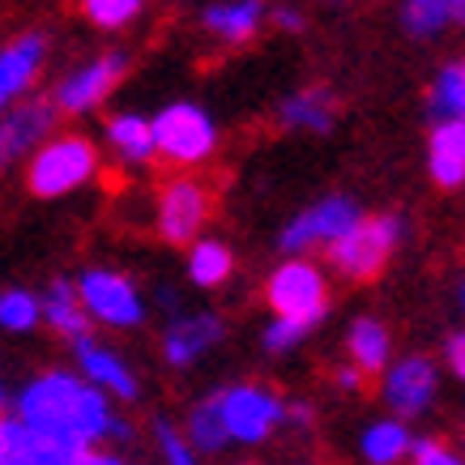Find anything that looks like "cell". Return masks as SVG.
<instances>
[{
    "label": "cell",
    "mask_w": 465,
    "mask_h": 465,
    "mask_svg": "<svg viewBox=\"0 0 465 465\" xmlns=\"http://www.w3.org/2000/svg\"><path fill=\"white\" fill-rule=\"evenodd\" d=\"M14 419L35 436L64 440L77 449H99V440H133V427L112 410V397L64 367H47L17 389Z\"/></svg>",
    "instance_id": "cell-1"
},
{
    "label": "cell",
    "mask_w": 465,
    "mask_h": 465,
    "mask_svg": "<svg viewBox=\"0 0 465 465\" xmlns=\"http://www.w3.org/2000/svg\"><path fill=\"white\" fill-rule=\"evenodd\" d=\"M103 171L99 145L85 133H56L26 158V193L39 201L69 197Z\"/></svg>",
    "instance_id": "cell-2"
},
{
    "label": "cell",
    "mask_w": 465,
    "mask_h": 465,
    "mask_svg": "<svg viewBox=\"0 0 465 465\" xmlns=\"http://www.w3.org/2000/svg\"><path fill=\"white\" fill-rule=\"evenodd\" d=\"M150 133H154V163L175 167L180 175H193L218 150V128L197 103H167L150 120Z\"/></svg>",
    "instance_id": "cell-3"
},
{
    "label": "cell",
    "mask_w": 465,
    "mask_h": 465,
    "mask_svg": "<svg viewBox=\"0 0 465 465\" xmlns=\"http://www.w3.org/2000/svg\"><path fill=\"white\" fill-rule=\"evenodd\" d=\"M210 218H213V183L205 175H171V180H163L154 201L158 240L175 243V248H193Z\"/></svg>",
    "instance_id": "cell-4"
},
{
    "label": "cell",
    "mask_w": 465,
    "mask_h": 465,
    "mask_svg": "<svg viewBox=\"0 0 465 465\" xmlns=\"http://www.w3.org/2000/svg\"><path fill=\"white\" fill-rule=\"evenodd\" d=\"M128 69H133V56H128V52H103V56L85 60V64H77L73 73H64L47 99L56 103L60 115H90L112 99L115 85L128 77Z\"/></svg>",
    "instance_id": "cell-5"
},
{
    "label": "cell",
    "mask_w": 465,
    "mask_h": 465,
    "mask_svg": "<svg viewBox=\"0 0 465 465\" xmlns=\"http://www.w3.org/2000/svg\"><path fill=\"white\" fill-rule=\"evenodd\" d=\"M397 240H401V218H393V213H384V218H359L338 243H329V256H333L338 273H346L354 282H371L389 265Z\"/></svg>",
    "instance_id": "cell-6"
},
{
    "label": "cell",
    "mask_w": 465,
    "mask_h": 465,
    "mask_svg": "<svg viewBox=\"0 0 465 465\" xmlns=\"http://www.w3.org/2000/svg\"><path fill=\"white\" fill-rule=\"evenodd\" d=\"M265 299L278 321H291V324H303L312 329L316 321H324L329 312V291H324V273L308 261H286L269 273V286H265Z\"/></svg>",
    "instance_id": "cell-7"
},
{
    "label": "cell",
    "mask_w": 465,
    "mask_h": 465,
    "mask_svg": "<svg viewBox=\"0 0 465 465\" xmlns=\"http://www.w3.org/2000/svg\"><path fill=\"white\" fill-rule=\"evenodd\" d=\"M218 410L231 444H261L286 423V401L265 384H231L218 393Z\"/></svg>",
    "instance_id": "cell-8"
},
{
    "label": "cell",
    "mask_w": 465,
    "mask_h": 465,
    "mask_svg": "<svg viewBox=\"0 0 465 465\" xmlns=\"http://www.w3.org/2000/svg\"><path fill=\"white\" fill-rule=\"evenodd\" d=\"M77 299H82L90 324H107V329H137L145 321V299L133 286V278L115 273V269H85L77 278Z\"/></svg>",
    "instance_id": "cell-9"
},
{
    "label": "cell",
    "mask_w": 465,
    "mask_h": 465,
    "mask_svg": "<svg viewBox=\"0 0 465 465\" xmlns=\"http://www.w3.org/2000/svg\"><path fill=\"white\" fill-rule=\"evenodd\" d=\"M56 103L52 99H22L0 115V175L17 158H30L47 137H56Z\"/></svg>",
    "instance_id": "cell-10"
},
{
    "label": "cell",
    "mask_w": 465,
    "mask_h": 465,
    "mask_svg": "<svg viewBox=\"0 0 465 465\" xmlns=\"http://www.w3.org/2000/svg\"><path fill=\"white\" fill-rule=\"evenodd\" d=\"M354 223H359V205L351 197H324L282 231V252H308L316 243H338Z\"/></svg>",
    "instance_id": "cell-11"
},
{
    "label": "cell",
    "mask_w": 465,
    "mask_h": 465,
    "mask_svg": "<svg viewBox=\"0 0 465 465\" xmlns=\"http://www.w3.org/2000/svg\"><path fill=\"white\" fill-rule=\"evenodd\" d=\"M436 389H440L436 363L423 359V354H410V359H401V363H393L384 371L381 397L389 401V410L397 419H419L436 401Z\"/></svg>",
    "instance_id": "cell-12"
},
{
    "label": "cell",
    "mask_w": 465,
    "mask_h": 465,
    "mask_svg": "<svg viewBox=\"0 0 465 465\" xmlns=\"http://www.w3.org/2000/svg\"><path fill=\"white\" fill-rule=\"evenodd\" d=\"M73 354H77V376L90 389H99L107 397H120V401H137L142 397L137 371L120 359V351H112V346H103L94 338H82V341H73Z\"/></svg>",
    "instance_id": "cell-13"
},
{
    "label": "cell",
    "mask_w": 465,
    "mask_h": 465,
    "mask_svg": "<svg viewBox=\"0 0 465 465\" xmlns=\"http://www.w3.org/2000/svg\"><path fill=\"white\" fill-rule=\"evenodd\" d=\"M47 47H52V39H47V30H39V26L22 30V35L0 43V82H5V90H9L14 103L30 99V90H35L43 64H47Z\"/></svg>",
    "instance_id": "cell-14"
},
{
    "label": "cell",
    "mask_w": 465,
    "mask_h": 465,
    "mask_svg": "<svg viewBox=\"0 0 465 465\" xmlns=\"http://www.w3.org/2000/svg\"><path fill=\"white\" fill-rule=\"evenodd\" d=\"M226 333L223 316H213V312H193V316H180V321L167 324V333H163V359L171 367H193L201 354L218 346Z\"/></svg>",
    "instance_id": "cell-15"
},
{
    "label": "cell",
    "mask_w": 465,
    "mask_h": 465,
    "mask_svg": "<svg viewBox=\"0 0 465 465\" xmlns=\"http://www.w3.org/2000/svg\"><path fill=\"white\" fill-rule=\"evenodd\" d=\"M39 321L56 333V338H64L73 346V341L90 338V316H85L82 299H77V282H69V278H52L47 282V291L39 295Z\"/></svg>",
    "instance_id": "cell-16"
},
{
    "label": "cell",
    "mask_w": 465,
    "mask_h": 465,
    "mask_svg": "<svg viewBox=\"0 0 465 465\" xmlns=\"http://www.w3.org/2000/svg\"><path fill=\"white\" fill-rule=\"evenodd\" d=\"M103 137L112 145V154L124 163V167H150L154 163V133H150V120L137 112H120L107 120Z\"/></svg>",
    "instance_id": "cell-17"
},
{
    "label": "cell",
    "mask_w": 465,
    "mask_h": 465,
    "mask_svg": "<svg viewBox=\"0 0 465 465\" xmlns=\"http://www.w3.org/2000/svg\"><path fill=\"white\" fill-rule=\"evenodd\" d=\"M431 180L440 188H461L465 183V120H444L431 128Z\"/></svg>",
    "instance_id": "cell-18"
},
{
    "label": "cell",
    "mask_w": 465,
    "mask_h": 465,
    "mask_svg": "<svg viewBox=\"0 0 465 465\" xmlns=\"http://www.w3.org/2000/svg\"><path fill=\"white\" fill-rule=\"evenodd\" d=\"M338 120V99L324 85H308L295 90L291 99H282L278 107V124L282 128H308V133H329Z\"/></svg>",
    "instance_id": "cell-19"
},
{
    "label": "cell",
    "mask_w": 465,
    "mask_h": 465,
    "mask_svg": "<svg viewBox=\"0 0 465 465\" xmlns=\"http://www.w3.org/2000/svg\"><path fill=\"white\" fill-rule=\"evenodd\" d=\"M346 351H351V367H359L363 376L389 371V329L376 316H359L346 333Z\"/></svg>",
    "instance_id": "cell-20"
},
{
    "label": "cell",
    "mask_w": 465,
    "mask_h": 465,
    "mask_svg": "<svg viewBox=\"0 0 465 465\" xmlns=\"http://www.w3.org/2000/svg\"><path fill=\"white\" fill-rule=\"evenodd\" d=\"M261 17H265V9L256 0H240V5H210L201 14V26L223 43H248L261 30Z\"/></svg>",
    "instance_id": "cell-21"
},
{
    "label": "cell",
    "mask_w": 465,
    "mask_h": 465,
    "mask_svg": "<svg viewBox=\"0 0 465 465\" xmlns=\"http://www.w3.org/2000/svg\"><path fill=\"white\" fill-rule=\"evenodd\" d=\"M363 461L367 465H401L414 449V436H410V427L401 419H381V423H371L363 431Z\"/></svg>",
    "instance_id": "cell-22"
},
{
    "label": "cell",
    "mask_w": 465,
    "mask_h": 465,
    "mask_svg": "<svg viewBox=\"0 0 465 465\" xmlns=\"http://www.w3.org/2000/svg\"><path fill=\"white\" fill-rule=\"evenodd\" d=\"M235 273V256L223 240H197L188 248V278L201 286V291H213L223 286L226 278Z\"/></svg>",
    "instance_id": "cell-23"
},
{
    "label": "cell",
    "mask_w": 465,
    "mask_h": 465,
    "mask_svg": "<svg viewBox=\"0 0 465 465\" xmlns=\"http://www.w3.org/2000/svg\"><path fill=\"white\" fill-rule=\"evenodd\" d=\"M183 440L193 444V452H223L231 444L226 436V423H223V410H218V393L197 401L188 410V423H183Z\"/></svg>",
    "instance_id": "cell-24"
},
{
    "label": "cell",
    "mask_w": 465,
    "mask_h": 465,
    "mask_svg": "<svg viewBox=\"0 0 465 465\" xmlns=\"http://www.w3.org/2000/svg\"><path fill=\"white\" fill-rule=\"evenodd\" d=\"M427 112L436 115L440 124L444 120H465V60H457V64H449L440 73L436 90L427 99Z\"/></svg>",
    "instance_id": "cell-25"
},
{
    "label": "cell",
    "mask_w": 465,
    "mask_h": 465,
    "mask_svg": "<svg viewBox=\"0 0 465 465\" xmlns=\"http://www.w3.org/2000/svg\"><path fill=\"white\" fill-rule=\"evenodd\" d=\"M39 295L26 291V286H9L0 291V329L5 333H30L39 329Z\"/></svg>",
    "instance_id": "cell-26"
},
{
    "label": "cell",
    "mask_w": 465,
    "mask_h": 465,
    "mask_svg": "<svg viewBox=\"0 0 465 465\" xmlns=\"http://www.w3.org/2000/svg\"><path fill=\"white\" fill-rule=\"evenodd\" d=\"M401 22H406L410 35L431 39L444 26H452V0H410L406 9H401Z\"/></svg>",
    "instance_id": "cell-27"
},
{
    "label": "cell",
    "mask_w": 465,
    "mask_h": 465,
    "mask_svg": "<svg viewBox=\"0 0 465 465\" xmlns=\"http://www.w3.org/2000/svg\"><path fill=\"white\" fill-rule=\"evenodd\" d=\"M82 17L99 30H124L142 17V0H85Z\"/></svg>",
    "instance_id": "cell-28"
},
{
    "label": "cell",
    "mask_w": 465,
    "mask_h": 465,
    "mask_svg": "<svg viewBox=\"0 0 465 465\" xmlns=\"http://www.w3.org/2000/svg\"><path fill=\"white\" fill-rule=\"evenodd\" d=\"M154 444H158V452H163L167 465H201L193 444L183 440V431L175 423H167V419H154Z\"/></svg>",
    "instance_id": "cell-29"
},
{
    "label": "cell",
    "mask_w": 465,
    "mask_h": 465,
    "mask_svg": "<svg viewBox=\"0 0 465 465\" xmlns=\"http://www.w3.org/2000/svg\"><path fill=\"white\" fill-rule=\"evenodd\" d=\"M410 465H465V461L444 444V440H414Z\"/></svg>",
    "instance_id": "cell-30"
},
{
    "label": "cell",
    "mask_w": 465,
    "mask_h": 465,
    "mask_svg": "<svg viewBox=\"0 0 465 465\" xmlns=\"http://www.w3.org/2000/svg\"><path fill=\"white\" fill-rule=\"evenodd\" d=\"M303 333H308L303 324H291V321H269V329H265V351H269V354H286L299 338H303Z\"/></svg>",
    "instance_id": "cell-31"
},
{
    "label": "cell",
    "mask_w": 465,
    "mask_h": 465,
    "mask_svg": "<svg viewBox=\"0 0 465 465\" xmlns=\"http://www.w3.org/2000/svg\"><path fill=\"white\" fill-rule=\"evenodd\" d=\"M444 359H449L452 376L465 384V333H452V338L444 341Z\"/></svg>",
    "instance_id": "cell-32"
},
{
    "label": "cell",
    "mask_w": 465,
    "mask_h": 465,
    "mask_svg": "<svg viewBox=\"0 0 465 465\" xmlns=\"http://www.w3.org/2000/svg\"><path fill=\"white\" fill-rule=\"evenodd\" d=\"M77 465H124V461H120V457H115V452L90 449V452H85V457H82V461H77Z\"/></svg>",
    "instance_id": "cell-33"
},
{
    "label": "cell",
    "mask_w": 465,
    "mask_h": 465,
    "mask_svg": "<svg viewBox=\"0 0 465 465\" xmlns=\"http://www.w3.org/2000/svg\"><path fill=\"white\" fill-rule=\"evenodd\" d=\"M338 384L346 389V393H354V389L363 384V371H359V367H341V371H338Z\"/></svg>",
    "instance_id": "cell-34"
},
{
    "label": "cell",
    "mask_w": 465,
    "mask_h": 465,
    "mask_svg": "<svg viewBox=\"0 0 465 465\" xmlns=\"http://www.w3.org/2000/svg\"><path fill=\"white\" fill-rule=\"evenodd\" d=\"M273 22H278L282 30H299V26H303V14H299V9H278V14H273Z\"/></svg>",
    "instance_id": "cell-35"
},
{
    "label": "cell",
    "mask_w": 465,
    "mask_h": 465,
    "mask_svg": "<svg viewBox=\"0 0 465 465\" xmlns=\"http://www.w3.org/2000/svg\"><path fill=\"white\" fill-rule=\"evenodd\" d=\"M452 22H457V26H465V0H452Z\"/></svg>",
    "instance_id": "cell-36"
},
{
    "label": "cell",
    "mask_w": 465,
    "mask_h": 465,
    "mask_svg": "<svg viewBox=\"0 0 465 465\" xmlns=\"http://www.w3.org/2000/svg\"><path fill=\"white\" fill-rule=\"evenodd\" d=\"M9 107H14V99H9V90H5V82H0V115L9 112Z\"/></svg>",
    "instance_id": "cell-37"
},
{
    "label": "cell",
    "mask_w": 465,
    "mask_h": 465,
    "mask_svg": "<svg viewBox=\"0 0 465 465\" xmlns=\"http://www.w3.org/2000/svg\"><path fill=\"white\" fill-rule=\"evenodd\" d=\"M0 414H5V389H0Z\"/></svg>",
    "instance_id": "cell-38"
},
{
    "label": "cell",
    "mask_w": 465,
    "mask_h": 465,
    "mask_svg": "<svg viewBox=\"0 0 465 465\" xmlns=\"http://www.w3.org/2000/svg\"><path fill=\"white\" fill-rule=\"evenodd\" d=\"M461 308H465V282H461Z\"/></svg>",
    "instance_id": "cell-39"
},
{
    "label": "cell",
    "mask_w": 465,
    "mask_h": 465,
    "mask_svg": "<svg viewBox=\"0 0 465 465\" xmlns=\"http://www.w3.org/2000/svg\"><path fill=\"white\" fill-rule=\"evenodd\" d=\"M303 465H312V461H303Z\"/></svg>",
    "instance_id": "cell-40"
}]
</instances>
